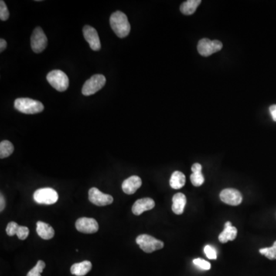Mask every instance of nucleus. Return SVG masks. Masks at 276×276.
<instances>
[{
    "instance_id": "nucleus-32",
    "label": "nucleus",
    "mask_w": 276,
    "mask_h": 276,
    "mask_svg": "<svg viewBox=\"0 0 276 276\" xmlns=\"http://www.w3.org/2000/svg\"><path fill=\"white\" fill-rule=\"evenodd\" d=\"M6 46L7 43L6 42H5V39H0V52H3V51L5 50V48H6Z\"/></svg>"
},
{
    "instance_id": "nucleus-31",
    "label": "nucleus",
    "mask_w": 276,
    "mask_h": 276,
    "mask_svg": "<svg viewBox=\"0 0 276 276\" xmlns=\"http://www.w3.org/2000/svg\"><path fill=\"white\" fill-rule=\"evenodd\" d=\"M0 202H1V204H0V211L2 212L3 209H5V198H4L3 195L2 194L0 195Z\"/></svg>"
},
{
    "instance_id": "nucleus-17",
    "label": "nucleus",
    "mask_w": 276,
    "mask_h": 276,
    "mask_svg": "<svg viewBox=\"0 0 276 276\" xmlns=\"http://www.w3.org/2000/svg\"><path fill=\"white\" fill-rule=\"evenodd\" d=\"M36 232L42 239H46V240L52 239L55 236L53 228L50 225L44 223L42 221L37 222Z\"/></svg>"
},
{
    "instance_id": "nucleus-23",
    "label": "nucleus",
    "mask_w": 276,
    "mask_h": 276,
    "mask_svg": "<svg viewBox=\"0 0 276 276\" xmlns=\"http://www.w3.org/2000/svg\"><path fill=\"white\" fill-rule=\"evenodd\" d=\"M260 253L268 258L269 260H276V241L272 247L260 249Z\"/></svg>"
},
{
    "instance_id": "nucleus-14",
    "label": "nucleus",
    "mask_w": 276,
    "mask_h": 276,
    "mask_svg": "<svg viewBox=\"0 0 276 276\" xmlns=\"http://www.w3.org/2000/svg\"><path fill=\"white\" fill-rule=\"evenodd\" d=\"M142 181L138 176H131L126 179L122 184V189L126 194H134L141 187Z\"/></svg>"
},
{
    "instance_id": "nucleus-8",
    "label": "nucleus",
    "mask_w": 276,
    "mask_h": 276,
    "mask_svg": "<svg viewBox=\"0 0 276 276\" xmlns=\"http://www.w3.org/2000/svg\"><path fill=\"white\" fill-rule=\"evenodd\" d=\"M48 39L40 27H37L31 36V47L35 53H41L47 47Z\"/></svg>"
},
{
    "instance_id": "nucleus-24",
    "label": "nucleus",
    "mask_w": 276,
    "mask_h": 276,
    "mask_svg": "<svg viewBox=\"0 0 276 276\" xmlns=\"http://www.w3.org/2000/svg\"><path fill=\"white\" fill-rule=\"evenodd\" d=\"M45 268V263L42 260H39L35 265V267L32 268L30 271L28 273L26 276H42L41 273L43 272L44 269Z\"/></svg>"
},
{
    "instance_id": "nucleus-30",
    "label": "nucleus",
    "mask_w": 276,
    "mask_h": 276,
    "mask_svg": "<svg viewBox=\"0 0 276 276\" xmlns=\"http://www.w3.org/2000/svg\"><path fill=\"white\" fill-rule=\"evenodd\" d=\"M270 114L273 117V121H276V104L270 106Z\"/></svg>"
},
{
    "instance_id": "nucleus-21",
    "label": "nucleus",
    "mask_w": 276,
    "mask_h": 276,
    "mask_svg": "<svg viewBox=\"0 0 276 276\" xmlns=\"http://www.w3.org/2000/svg\"><path fill=\"white\" fill-rule=\"evenodd\" d=\"M200 3L201 0H188L181 5V12L184 15H192L196 12V8Z\"/></svg>"
},
{
    "instance_id": "nucleus-11",
    "label": "nucleus",
    "mask_w": 276,
    "mask_h": 276,
    "mask_svg": "<svg viewBox=\"0 0 276 276\" xmlns=\"http://www.w3.org/2000/svg\"><path fill=\"white\" fill-rule=\"evenodd\" d=\"M78 231L81 233L92 234L97 233L98 230V223L93 218L82 217L78 219L76 223Z\"/></svg>"
},
{
    "instance_id": "nucleus-22",
    "label": "nucleus",
    "mask_w": 276,
    "mask_h": 276,
    "mask_svg": "<svg viewBox=\"0 0 276 276\" xmlns=\"http://www.w3.org/2000/svg\"><path fill=\"white\" fill-rule=\"evenodd\" d=\"M14 146L10 141H2L0 143V158H8L13 153Z\"/></svg>"
},
{
    "instance_id": "nucleus-9",
    "label": "nucleus",
    "mask_w": 276,
    "mask_h": 276,
    "mask_svg": "<svg viewBox=\"0 0 276 276\" xmlns=\"http://www.w3.org/2000/svg\"><path fill=\"white\" fill-rule=\"evenodd\" d=\"M89 199L93 204L98 206H104L111 204L113 201H114L112 196L100 192L96 187H92L89 189Z\"/></svg>"
},
{
    "instance_id": "nucleus-6",
    "label": "nucleus",
    "mask_w": 276,
    "mask_h": 276,
    "mask_svg": "<svg viewBox=\"0 0 276 276\" xmlns=\"http://www.w3.org/2000/svg\"><path fill=\"white\" fill-rule=\"evenodd\" d=\"M106 83V79L102 75H94L86 81L83 88L82 94L85 96H90L95 94L96 92L104 87Z\"/></svg>"
},
{
    "instance_id": "nucleus-10",
    "label": "nucleus",
    "mask_w": 276,
    "mask_h": 276,
    "mask_svg": "<svg viewBox=\"0 0 276 276\" xmlns=\"http://www.w3.org/2000/svg\"><path fill=\"white\" fill-rule=\"evenodd\" d=\"M219 196H220L221 200L230 206H239V204H241L242 201H243L241 192L237 189H233V188L223 189L220 192Z\"/></svg>"
},
{
    "instance_id": "nucleus-3",
    "label": "nucleus",
    "mask_w": 276,
    "mask_h": 276,
    "mask_svg": "<svg viewBox=\"0 0 276 276\" xmlns=\"http://www.w3.org/2000/svg\"><path fill=\"white\" fill-rule=\"evenodd\" d=\"M136 242L141 250L147 253H151L156 250H161L164 246V242L147 234L137 236Z\"/></svg>"
},
{
    "instance_id": "nucleus-2",
    "label": "nucleus",
    "mask_w": 276,
    "mask_h": 276,
    "mask_svg": "<svg viewBox=\"0 0 276 276\" xmlns=\"http://www.w3.org/2000/svg\"><path fill=\"white\" fill-rule=\"evenodd\" d=\"M14 107L18 111L25 114H38L44 110V105L40 101L27 97L17 98L14 102Z\"/></svg>"
},
{
    "instance_id": "nucleus-5",
    "label": "nucleus",
    "mask_w": 276,
    "mask_h": 276,
    "mask_svg": "<svg viewBox=\"0 0 276 276\" xmlns=\"http://www.w3.org/2000/svg\"><path fill=\"white\" fill-rule=\"evenodd\" d=\"M33 198L39 204L52 205L57 202L59 194L52 188H41L35 191Z\"/></svg>"
},
{
    "instance_id": "nucleus-4",
    "label": "nucleus",
    "mask_w": 276,
    "mask_h": 276,
    "mask_svg": "<svg viewBox=\"0 0 276 276\" xmlns=\"http://www.w3.org/2000/svg\"><path fill=\"white\" fill-rule=\"evenodd\" d=\"M47 81L54 89L59 92H65L69 88V78L65 72L61 70H53L49 72L47 75Z\"/></svg>"
},
{
    "instance_id": "nucleus-20",
    "label": "nucleus",
    "mask_w": 276,
    "mask_h": 276,
    "mask_svg": "<svg viewBox=\"0 0 276 276\" xmlns=\"http://www.w3.org/2000/svg\"><path fill=\"white\" fill-rule=\"evenodd\" d=\"M186 184V177L181 171H175L173 173L171 180H170V185L173 189H178L184 186Z\"/></svg>"
},
{
    "instance_id": "nucleus-29",
    "label": "nucleus",
    "mask_w": 276,
    "mask_h": 276,
    "mask_svg": "<svg viewBox=\"0 0 276 276\" xmlns=\"http://www.w3.org/2000/svg\"><path fill=\"white\" fill-rule=\"evenodd\" d=\"M29 234V228L26 227V226H19L18 227V231H17V236H18V239H21V240H24V239H26Z\"/></svg>"
},
{
    "instance_id": "nucleus-15",
    "label": "nucleus",
    "mask_w": 276,
    "mask_h": 276,
    "mask_svg": "<svg viewBox=\"0 0 276 276\" xmlns=\"http://www.w3.org/2000/svg\"><path fill=\"white\" fill-rule=\"evenodd\" d=\"M237 229L232 226L231 222H226L225 223L224 230L219 234V242L226 243L229 241H233L237 236Z\"/></svg>"
},
{
    "instance_id": "nucleus-13",
    "label": "nucleus",
    "mask_w": 276,
    "mask_h": 276,
    "mask_svg": "<svg viewBox=\"0 0 276 276\" xmlns=\"http://www.w3.org/2000/svg\"><path fill=\"white\" fill-rule=\"evenodd\" d=\"M155 206V202L151 198L137 199L132 206V212L136 216L142 214L145 211L151 210Z\"/></svg>"
},
{
    "instance_id": "nucleus-19",
    "label": "nucleus",
    "mask_w": 276,
    "mask_h": 276,
    "mask_svg": "<svg viewBox=\"0 0 276 276\" xmlns=\"http://www.w3.org/2000/svg\"><path fill=\"white\" fill-rule=\"evenodd\" d=\"M92 264L89 261H83L82 263H76L71 267V273L77 276H84L91 271Z\"/></svg>"
},
{
    "instance_id": "nucleus-1",
    "label": "nucleus",
    "mask_w": 276,
    "mask_h": 276,
    "mask_svg": "<svg viewBox=\"0 0 276 276\" xmlns=\"http://www.w3.org/2000/svg\"><path fill=\"white\" fill-rule=\"evenodd\" d=\"M110 25L114 33L119 38H124L131 32V25L124 12L116 11L110 17Z\"/></svg>"
},
{
    "instance_id": "nucleus-25",
    "label": "nucleus",
    "mask_w": 276,
    "mask_h": 276,
    "mask_svg": "<svg viewBox=\"0 0 276 276\" xmlns=\"http://www.w3.org/2000/svg\"><path fill=\"white\" fill-rule=\"evenodd\" d=\"M9 17V12L6 5L2 0L0 1V19L2 21H6Z\"/></svg>"
},
{
    "instance_id": "nucleus-16",
    "label": "nucleus",
    "mask_w": 276,
    "mask_h": 276,
    "mask_svg": "<svg viewBox=\"0 0 276 276\" xmlns=\"http://www.w3.org/2000/svg\"><path fill=\"white\" fill-rule=\"evenodd\" d=\"M186 204V197L182 192H178L173 196L172 210L175 214H183Z\"/></svg>"
},
{
    "instance_id": "nucleus-12",
    "label": "nucleus",
    "mask_w": 276,
    "mask_h": 276,
    "mask_svg": "<svg viewBox=\"0 0 276 276\" xmlns=\"http://www.w3.org/2000/svg\"><path fill=\"white\" fill-rule=\"evenodd\" d=\"M83 35L92 50H100V47H101L100 39H99L98 34L94 28L90 25H86L83 28Z\"/></svg>"
},
{
    "instance_id": "nucleus-28",
    "label": "nucleus",
    "mask_w": 276,
    "mask_h": 276,
    "mask_svg": "<svg viewBox=\"0 0 276 276\" xmlns=\"http://www.w3.org/2000/svg\"><path fill=\"white\" fill-rule=\"evenodd\" d=\"M204 253L209 260H216V258H217V253H216V250L209 245L205 246Z\"/></svg>"
},
{
    "instance_id": "nucleus-18",
    "label": "nucleus",
    "mask_w": 276,
    "mask_h": 276,
    "mask_svg": "<svg viewBox=\"0 0 276 276\" xmlns=\"http://www.w3.org/2000/svg\"><path fill=\"white\" fill-rule=\"evenodd\" d=\"M192 174H191L190 181L194 186H200L205 181L204 176L202 174V166L200 164H193L192 166Z\"/></svg>"
},
{
    "instance_id": "nucleus-7",
    "label": "nucleus",
    "mask_w": 276,
    "mask_h": 276,
    "mask_svg": "<svg viewBox=\"0 0 276 276\" xmlns=\"http://www.w3.org/2000/svg\"><path fill=\"white\" fill-rule=\"evenodd\" d=\"M223 49V43L219 40H210L209 39H202L199 41L197 50L199 55L208 57L213 53L219 52Z\"/></svg>"
},
{
    "instance_id": "nucleus-27",
    "label": "nucleus",
    "mask_w": 276,
    "mask_h": 276,
    "mask_svg": "<svg viewBox=\"0 0 276 276\" xmlns=\"http://www.w3.org/2000/svg\"><path fill=\"white\" fill-rule=\"evenodd\" d=\"M18 226L15 222H10L7 225L6 233L8 236H13L16 235L17 231H18Z\"/></svg>"
},
{
    "instance_id": "nucleus-26",
    "label": "nucleus",
    "mask_w": 276,
    "mask_h": 276,
    "mask_svg": "<svg viewBox=\"0 0 276 276\" xmlns=\"http://www.w3.org/2000/svg\"><path fill=\"white\" fill-rule=\"evenodd\" d=\"M193 264L202 270H209L211 269V264L209 262H206V260L199 259V258L193 260Z\"/></svg>"
}]
</instances>
